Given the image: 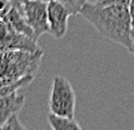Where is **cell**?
<instances>
[{"mask_svg":"<svg viewBox=\"0 0 134 130\" xmlns=\"http://www.w3.org/2000/svg\"><path fill=\"white\" fill-rule=\"evenodd\" d=\"M12 8L13 3L10 0H0V19L4 18Z\"/></svg>","mask_w":134,"mask_h":130,"instance_id":"7c38bea8","label":"cell"},{"mask_svg":"<svg viewBox=\"0 0 134 130\" xmlns=\"http://www.w3.org/2000/svg\"><path fill=\"white\" fill-rule=\"evenodd\" d=\"M129 51H130V53H133V54H134V42H133V44H132V48L129 49Z\"/></svg>","mask_w":134,"mask_h":130,"instance_id":"2e32d148","label":"cell"},{"mask_svg":"<svg viewBox=\"0 0 134 130\" xmlns=\"http://www.w3.org/2000/svg\"><path fill=\"white\" fill-rule=\"evenodd\" d=\"M129 14H130V20H132V40L134 42V0L129 4Z\"/></svg>","mask_w":134,"mask_h":130,"instance_id":"5bb4252c","label":"cell"},{"mask_svg":"<svg viewBox=\"0 0 134 130\" xmlns=\"http://www.w3.org/2000/svg\"><path fill=\"white\" fill-rule=\"evenodd\" d=\"M20 3H23V1H25V0H19ZM44 1H49V0H44Z\"/></svg>","mask_w":134,"mask_h":130,"instance_id":"e0dca14e","label":"cell"},{"mask_svg":"<svg viewBox=\"0 0 134 130\" xmlns=\"http://www.w3.org/2000/svg\"><path fill=\"white\" fill-rule=\"evenodd\" d=\"M21 11L34 33L35 40L43 34L49 33L48 24V1L44 0H25L21 3Z\"/></svg>","mask_w":134,"mask_h":130,"instance_id":"277c9868","label":"cell"},{"mask_svg":"<svg viewBox=\"0 0 134 130\" xmlns=\"http://www.w3.org/2000/svg\"><path fill=\"white\" fill-rule=\"evenodd\" d=\"M10 1L13 3V5L14 6H16V8H20V9H21V3H20L19 0H10Z\"/></svg>","mask_w":134,"mask_h":130,"instance_id":"9a60e30c","label":"cell"},{"mask_svg":"<svg viewBox=\"0 0 134 130\" xmlns=\"http://www.w3.org/2000/svg\"><path fill=\"white\" fill-rule=\"evenodd\" d=\"M41 49L33 38L18 33L8 23L0 19V50H28Z\"/></svg>","mask_w":134,"mask_h":130,"instance_id":"5b68a950","label":"cell"},{"mask_svg":"<svg viewBox=\"0 0 134 130\" xmlns=\"http://www.w3.org/2000/svg\"><path fill=\"white\" fill-rule=\"evenodd\" d=\"M49 109L53 114L74 118L75 91L66 78L54 76L49 98Z\"/></svg>","mask_w":134,"mask_h":130,"instance_id":"3957f363","label":"cell"},{"mask_svg":"<svg viewBox=\"0 0 134 130\" xmlns=\"http://www.w3.org/2000/svg\"><path fill=\"white\" fill-rule=\"evenodd\" d=\"M43 50H0V85L12 84L24 76H35Z\"/></svg>","mask_w":134,"mask_h":130,"instance_id":"7a4b0ae2","label":"cell"},{"mask_svg":"<svg viewBox=\"0 0 134 130\" xmlns=\"http://www.w3.org/2000/svg\"><path fill=\"white\" fill-rule=\"evenodd\" d=\"M1 129H13V130L20 129V130H23V129H25V126L20 123V120L18 118V114H15V115L10 116V118L6 120L5 123H4V125L1 126Z\"/></svg>","mask_w":134,"mask_h":130,"instance_id":"8fae6325","label":"cell"},{"mask_svg":"<svg viewBox=\"0 0 134 130\" xmlns=\"http://www.w3.org/2000/svg\"><path fill=\"white\" fill-rule=\"evenodd\" d=\"M132 0H100L102 4H107V5H120V6H127L129 8Z\"/></svg>","mask_w":134,"mask_h":130,"instance_id":"4fadbf2b","label":"cell"},{"mask_svg":"<svg viewBox=\"0 0 134 130\" xmlns=\"http://www.w3.org/2000/svg\"><path fill=\"white\" fill-rule=\"evenodd\" d=\"M70 14L64 5H62L57 0L48 1V24L49 34L55 39L64 38L68 30V20Z\"/></svg>","mask_w":134,"mask_h":130,"instance_id":"8992f818","label":"cell"},{"mask_svg":"<svg viewBox=\"0 0 134 130\" xmlns=\"http://www.w3.org/2000/svg\"><path fill=\"white\" fill-rule=\"evenodd\" d=\"M24 101L25 96L19 94L18 91L0 96V129L10 116L19 114L24 107Z\"/></svg>","mask_w":134,"mask_h":130,"instance_id":"52a82bcc","label":"cell"},{"mask_svg":"<svg viewBox=\"0 0 134 130\" xmlns=\"http://www.w3.org/2000/svg\"><path fill=\"white\" fill-rule=\"evenodd\" d=\"M48 123L53 130H80L82 126L78 124L74 118L57 115L50 113L48 115Z\"/></svg>","mask_w":134,"mask_h":130,"instance_id":"9c48e42d","label":"cell"},{"mask_svg":"<svg viewBox=\"0 0 134 130\" xmlns=\"http://www.w3.org/2000/svg\"><path fill=\"white\" fill-rule=\"evenodd\" d=\"M3 20L9 24L15 31L21 33V34H24V35H26V36H30V38H33L35 40L34 33H33L31 28L29 26V24L26 21V19H25V16H24V14L20 8H16V6L13 5V8L8 11V14H6L5 16L3 18Z\"/></svg>","mask_w":134,"mask_h":130,"instance_id":"ba28073f","label":"cell"},{"mask_svg":"<svg viewBox=\"0 0 134 130\" xmlns=\"http://www.w3.org/2000/svg\"><path fill=\"white\" fill-rule=\"evenodd\" d=\"M98 1H100V0H98Z\"/></svg>","mask_w":134,"mask_h":130,"instance_id":"ac0fdd59","label":"cell"},{"mask_svg":"<svg viewBox=\"0 0 134 130\" xmlns=\"http://www.w3.org/2000/svg\"><path fill=\"white\" fill-rule=\"evenodd\" d=\"M57 1H59L62 5H64L66 8V10L69 11L70 16H71V15L79 14L80 9L88 0H57Z\"/></svg>","mask_w":134,"mask_h":130,"instance_id":"30bf717a","label":"cell"},{"mask_svg":"<svg viewBox=\"0 0 134 130\" xmlns=\"http://www.w3.org/2000/svg\"><path fill=\"white\" fill-rule=\"evenodd\" d=\"M79 14L104 39L125 46L128 50L132 48V20L127 6L87 1Z\"/></svg>","mask_w":134,"mask_h":130,"instance_id":"6da1fadb","label":"cell"}]
</instances>
